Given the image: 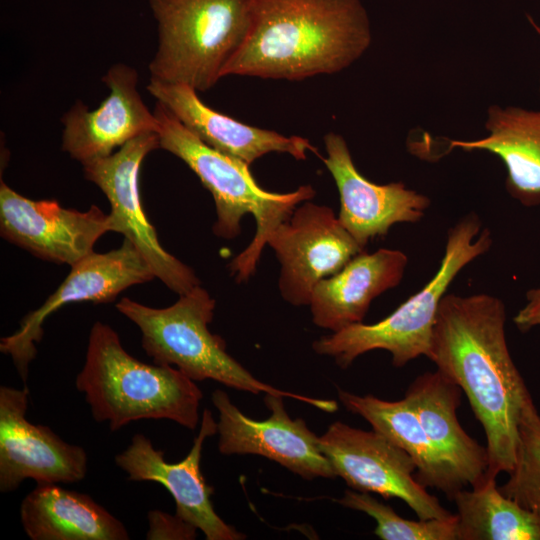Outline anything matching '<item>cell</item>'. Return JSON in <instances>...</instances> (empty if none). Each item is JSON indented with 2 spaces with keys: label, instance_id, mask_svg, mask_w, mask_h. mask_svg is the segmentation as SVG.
Instances as JSON below:
<instances>
[{
  "label": "cell",
  "instance_id": "3957f363",
  "mask_svg": "<svg viewBox=\"0 0 540 540\" xmlns=\"http://www.w3.org/2000/svg\"><path fill=\"white\" fill-rule=\"evenodd\" d=\"M92 417L111 431L142 419H168L195 429L203 394L195 381L169 365L147 364L130 355L118 333L96 321L85 362L75 380Z\"/></svg>",
  "mask_w": 540,
  "mask_h": 540
},
{
  "label": "cell",
  "instance_id": "484cf974",
  "mask_svg": "<svg viewBox=\"0 0 540 540\" xmlns=\"http://www.w3.org/2000/svg\"><path fill=\"white\" fill-rule=\"evenodd\" d=\"M500 491L525 509L540 515V415L531 396L519 422V442L513 469Z\"/></svg>",
  "mask_w": 540,
  "mask_h": 540
},
{
  "label": "cell",
  "instance_id": "603a6c76",
  "mask_svg": "<svg viewBox=\"0 0 540 540\" xmlns=\"http://www.w3.org/2000/svg\"><path fill=\"white\" fill-rule=\"evenodd\" d=\"M338 397L350 412L363 417L372 428L407 452L414 460L416 479L443 492L452 500L466 485L428 438L414 408L404 397L387 401L373 395L360 396L339 390Z\"/></svg>",
  "mask_w": 540,
  "mask_h": 540
},
{
  "label": "cell",
  "instance_id": "cb8c5ba5",
  "mask_svg": "<svg viewBox=\"0 0 540 540\" xmlns=\"http://www.w3.org/2000/svg\"><path fill=\"white\" fill-rule=\"evenodd\" d=\"M459 540H540V515L520 506L485 475L471 490L455 493Z\"/></svg>",
  "mask_w": 540,
  "mask_h": 540
},
{
  "label": "cell",
  "instance_id": "52a82bcc",
  "mask_svg": "<svg viewBox=\"0 0 540 540\" xmlns=\"http://www.w3.org/2000/svg\"><path fill=\"white\" fill-rule=\"evenodd\" d=\"M158 27L151 78L212 88L245 42L254 0H148Z\"/></svg>",
  "mask_w": 540,
  "mask_h": 540
},
{
  "label": "cell",
  "instance_id": "d6986e66",
  "mask_svg": "<svg viewBox=\"0 0 540 540\" xmlns=\"http://www.w3.org/2000/svg\"><path fill=\"white\" fill-rule=\"evenodd\" d=\"M407 264V255L395 249L356 255L315 286L309 303L314 324L337 332L362 323L372 300L401 282Z\"/></svg>",
  "mask_w": 540,
  "mask_h": 540
},
{
  "label": "cell",
  "instance_id": "6da1fadb",
  "mask_svg": "<svg viewBox=\"0 0 540 540\" xmlns=\"http://www.w3.org/2000/svg\"><path fill=\"white\" fill-rule=\"evenodd\" d=\"M506 309L485 293L446 294L439 305L428 358L466 394L486 436L485 475L515 464L519 422L530 393L508 349Z\"/></svg>",
  "mask_w": 540,
  "mask_h": 540
},
{
  "label": "cell",
  "instance_id": "e0dca14e",
  "mask_svg": "<svg viewBox=\"0 0 540 540\" xmlns=\"http://www.w3.org/2000/svg\"><path fill=\"white\" fill-rule=\"evenodd\" d=\"M109 95L89 111L77 101L64 115L61 148L81 164L104 158L117 147L148 132L158 133V122L137 90L138 74L118 63L103 77Z\"/></svg>",
  "mask_w": 540,
  "mask_h": 540
},
{
  "label": "cell",
  "instance_id": "44dd1931",
  "mask_svg": "<svg viewBox=\"0 0 540 540\" xmlns=\"http://www.w3.org/2000/svg\"><path fill=\"white\" fill-rule=\"evenodd\" d=\"M20 519L32 540H127L124 524L84 493L37 483L22 500Z\"/></svg>",
  "mask_w": 540,
  "mask_h": 540
},
{
  "label": "cell",
  "instance_id": "ac0fdd59",
  "mask_svg": "<svg viewBox=\"0 0 540 540\" xmlns=\"http://www.w3.org/2000/svg\"><path fill=\"white\" fill-rule=\"evenodd\" d=\"M147 90L205 144L248 165L271 152L297 160L306 159L307 151L318 153L306 138L250 126L213 110L188 85L151 78Z\"/></svg>",
  "mask_w": 540,
  "mask_h": 540
},
{
  "label": "cell",
  "instance_id": "d4e9b609",
  "mask_svg": "<svg viewBox=\"0 0 540 540\" xmlns=\"http://www.w3.org/2000/svg\"><path fill=\"white\" fill-rule=\"evenodd\" d=\"M335 501L372 517L376 521L374 534L382 540H459L456 514L448 518L409 520L368 492L353 489L346 490L343 497Z\"/></svg>",
  "mask_w": 540,
  "mask_h": 540
},
{
  "label": "cell",
  "instance_id": "5b68a950",
  "mask_svg": "<svg viewBox=\"0 0 540 540\" xmlns=\"http://www.w3.org/2000/svg\"><path fill=\"white\" fill-rule=\"evenodd\" d=\"M215 300L200 285L180 295L171 306L153 308L123 297L116 309L141 332V344L153 363L179 369L193 381L211 379L240 391L290 397L325 412H335L338 404L283 391L255 378L228 354L226 343L210 332Z\"/></svg>",
  "mask_w": 540,
  "mask_h": 540
},
{
  "label": "cell",
  "instance_id": "7a4b0ae2",
  "mask_svg": "<svg viewBox=\"0 0 540 540\" xmlns=\"http://www.w3.org/2000/svg\"><path fill=\"white\" fill-rule=\"evenodd\" d=\"M371 43L360 0H254L247 38L223 77L302 80L334 74Z\"/></svg>",
  "mask_w": 540,
  "mask_h": 540
},
{
  "label": "cell",
  "instance_id": "ffe728a7",
  "mask_svg": "<svg viewBox=\"0 0 540 540\" xmlns=\"http://www.w3.org/2000/svg\"><path fill=\"white\" fill-rule=\"evenodd\" d=\"M462 389L438 369L418 376L405 398L414 408L428 438L456 470L464 484L480 483L488 468L486 447L460 425L457 409Z\"/></svg>",
  "mask_w": 540,
  "mask_h": 540
},
{
  "label": "cell",
  "instance_id": "ba28073f",
  "mask_svg": "<svg viewBox=\"0 0 540 540\" xmlns=\"http://www.w3.org/2000/svg\"><path fill=\"white\" fill-rule=\"evenodd\" d=\"M157 148H160L159 134L144 133L107 157L83 163V174L105 194L117 233L124 235L137 248L155 277L180 296L200 285V281L192 268L161 245L140 196L142 162Z\"/></svg>",
  "mask_w": 540,
  "mask_h": 540
},
{
  "label": "cell",
  "instance_id": "9c48e42d",
  "mask_svg": "<svg viewBox=\"0 0 540 540\" xmlns=\"http://www.w3.org/2000/svg\"><path fill=\"white\" fill-rule=\"evenodd\" d=\"M318 444L336 477L351 489L399 498L422 520L453 515L413 477L417 467L411 456L378 431L336 421L319 436Z\"/></svg>",
  "mask_w": 540,
  "mask_h": 540
},
{
  "label": "cell",
  "instance_id": "83f0119b",
  "mask_svg": "<svg viewBox=\"0 0 540 540\" xmlns=\"http://www.w3.org/2000/svg\"><path fill=\"white\" fill-rule=\"evenodd\" d=\"M526 300L524 307L513 319L516 327L522 332L540 325V287L529 290L526 293Z\"/></svg>",
  "mask_w": 540,
  "mask_h": 540
},
{
  "label": "cell",
  "instance_id": "4fadbf2b",
  "mask_svg": "<svg viewBox=\"0 0 540 540\" xmlns=\"http://www.w3.org/2000/svg\"><path fill=\"white\" fill-rule=\"evenodd\" d=\"M283 398L282 395L266 394L264 403L270 416L257 421L243 414L225 391L214 390L211 400L219 414V452L263 456L306 480L335 478L329 460L319 449V437L303 419L289 416Z\"/></svg>",
  "mask_w": 540,
  "mask_h": 540
},
{
  "label": "cell",
  "instance_id": "30bf717a",
  "mask_svg": "<svg viewBox=\"0 0 540 540\" xmlns=\"http://www.w3.org/2000/svg\"><path fill=\"white\" fill-rule=\"evenodd\" d=\"M153 278L150 265L127 238L116 249L92 252L71 266L65 280L43 304L21 319L17 331L1 338L0 351L12 358L19 377L26 383L48 316L71 303L112 302L125 289Z\"/></svg>",
  "mask_w": 540,
  "mask_h": 540
},
{
  "label": "cell",
  "instance_id": "4316f807",
  "mask_svg": "<svg viewBox=\"0 0 540 540\" xmlns=\"http://www.w3.org/2000/svg\"><path fill=\"white\" fill-rule=\"evenodd\" d=\"M147 520L148 540H193L197 537L198 529L176 514L154 509L147 513Z\"/></svg>",
  "mask_w": 540,
  "mask_h": 540
},
{
  "label": "cell",
  "instance_id": "9a60e30c",
  "mask_svg": "<svg viewBox=\"0 0 540 540\" xmlns=\"http://www.w3.org/2000/svg\"><path fill=\"white\" fill-rule=\"evenodd\" d=\"M217 433V423L210 410L201 416L200 428L186 457L170 463L149 438L135 434L125 450L114 458L115 464L130 481H152L163 485L173 497L180 518L200 530L207 540H242L245 534L226 523L215 511L208 485L200 469L205 440Z\"/></svg>",
  "mask_w": 540,
  "mask_h": 540
},
{
  "label": "cell",
  "instance_id": "7c38bea8",
  "mask_svg": "<svg viewBox=\"0 0 540 540\" xmlns=\"http://www.w3.org/2000/svg\"><path fill=\"white\" fill-rule=\"evenodd\" d=\"M117 232L111 214L96 205L87 211L56 200H32L1 180L0 233L3 239L49 262L73 266L94 252L106 232Z\"/></svg>",
  "mask_w": 540,
  "mask_h": 540
},
{
  "label": "cell",
  "instance_id": "5bb4252c",
  "mask_svg": "<svg viewBox=\"0 0 540 540\" xmlns=\"http://www.w3.org/2000/svg\"><path fill=\"white\" fill-rule=\"evenodd\" d=\"M29 390L0 387V491L36 483H76L87 474L85 449L61 439L48 426L26 418Z\"/></svg>",
  "mask_w": 540,
  "mask_h": 540
},
{
  "label": "cell",
  "instance_id": "8fae6325",
  "mask_svg": "<svg viewBox=\"0 0 540 540\" xmlns=\"http://www.w3.org/2000/svg\"><path fill=\"white\" fill-rule=\"evenodd\" d=\"M281 264L279 290L294 306L309 305L315 286L365 251L325 205L299 204L269 235Z\"/></svg>",
  "mask_w": 540,
  "mask_h": 540
},
{
  "label": "cell",
  "instance_id": "2e32d148",
  "mask_svg": "<svg viewBox=\"0 0 540 540\" xmlns=\"http://www.w3.org/2000/svg\"><path fill=\"white\" fill-rule=\"evenodd\" d=\"M326 158L340 197L338 219L357 243L385 236L397 223H417L430 206V199L402 182L376 184L356 168L345 139L335 132L324 136Z\"/></svg>",
  "mask_w": 540,
  "mask_h": 540
},
{
  "label": "cell",
  "instance_id": "277c9868",
  "mask_svg": "<svg viewBox=\"0 0 540 540\" xmlns=\"http://www.w3.org/2000/svg\"><path fill=\"white\" fill-rule=\"evenodd\" d=\"M153 113L160 148L181 159L212 194L217 214L213 233L222 239H234L241 232L243 216L254 217L256 232L251 243L229 264L236 281L248 280L269 235L290 218L299 204L315 196L314 188L302 185L287 193L267 191L258 185L248 164L205 144L162 103L157 101Z\"/></svg>",
  "mask_w": 540,
  "mask_h": 540
},
{
  "label": "cell",
  "instance_id": "7402d4cb",
  "mask_svg": "<svg viewBox=\"0 0 540 540\" xmlns=\"http://www.w3.org/2000/svg\"><path fill=\"white\" fill-rule=\"evenodd\" d=\"M485 127L486 137L452 140L450 148L498 156L507 170L509 194L526 207L540 205V111L491 106Z\"/></svg>",
  "mask_w": 540,
  "mask_h": 540
},
{
  "label": "cell",
  "instance_id": "8992f818",
  "mask_svg": "<svg viewBox=\"0 0 540 540\" xmlns=\"http://www.w3.org/2000/svg\"><path fill=\"white\" fill-rule=\"evenodd\" d=\"M491 245V233L481 230L479 216L465 215L448 230L440 266L420 291L379 322L357 323L323 336L313 343L314 351L333 357L341 368L377 349L391 353L393 365L399 368L421 355L428 358L439 305L447 289L459 272Z\"/></svg>",
  "mask_w": 540,
  "mask_h": 540
}]
</instances>
